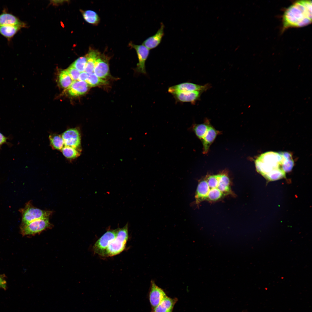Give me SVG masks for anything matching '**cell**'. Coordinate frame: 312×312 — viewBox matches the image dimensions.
Segmentation results:
<instances>
[{
	"instance_id": "1",
	"label": "cell",
	"mask_w": 312,
	"mask_h": 312,
	"mask_svg": "<svg viewBox=\"0 0 312 312\" xmlns=\"http://www.w3.org/2000/svg\"><path fill=\"white\" fill-rule=\"evenodd\" d=\"M287 153L266 152L261 155L255 161L257 170L270 181L284 177L286 172L292 168L293 162Z\"/></svg>"
},
{
	"instance_id": "2",
	"label": "cell",
	"mask_w": 312,
	"mask_h": 312,
	"mask_svg": "<svg viewBox=\"0 0 312 312\" xmlns=\"http://www.w3.org/2000/svg\"><path fill=\"white\" fill-rule=\"evenodd\" d=\"M312 21V1H297L285 11L282 17L283 30L309 24Z\"/></svg>"
},
{
	"instance_id": "3",
	"label": "cell",
	"mask_w": 312,
	"mask_h": 312,
	"mask_svg": "<svg viewBox=\"0 0 312 312\" xmlns=\"http://www.w3.org/2000/svg\"><path fill=\"white\" fill-rule=\"evenodd\" d=\"M116 229V236L108 246L104 257H111L118 255L125 248L129 238L128 224Z\"/></svg>"
},
{
	"instance_id": "4",
	"label": "cell",
	"mask_w": 312,
	"mask_h": 312,
	"mask_svg": "<svg viewBox=\"0 0 312 312\" xmlns=\"http://www.w3.org/2000/svg\"><path fill=\"white\" fill-rule=\"evenodd\" d=\"M22 215L21 225H26L36 220L49 218L53 211L43 210L34 206L31 201L26 203L25 207L19 210Z\"/></svg>"
},
{
	"instance_id": "5",
	"label": "cell",
	"mask_w": 312,
	"mask_h": 312,
	"mask_svg": "<svg viewBox=\"0 0 312 312\" xmlns=\"http://www.w3.org/2000/svg\"><path fill=\"white\" fill-rule=\"evenodd\" d=\"M53 226V225L49 221V218L40 219L26 225H21V233L23 236L34 235L47 229H51Z\"/></svg>"
},
{
	"instance_id": "6",
	"label": "cell",
	"mask_w": 312,
	"mask_h": 312,
	"mask_svg": "<svg viewBox=\"0 0 312 312\" xmlns=\"http://www.w3.org/2000/svg\"><path fill=\"white\" fill-rule=\"evenodd\" d=\"M117 229H109L95 243L93 246L94 252L100 256L104 257L107 248L115 239Z\"/></svg>"
},
{
	"instance_id": "7",
	"label": "cell",
	"mask_w": 312,
	"mask_h": 312,
	"mask_svg": "<svg viewBox=\"0 0 312 312\" xmlns=\"http://www.w3.org/2000/svg\"><path fill=\"white\" fill-rule=\"evenodd\" d=\"M129 44L135 50L137 54L138 62L135 68L136 71L139 73L146 74L145 63L149 55V50L142 44H135L131 42Z\"/></svg>"
},
{
	"instance_id": "8",
	"label": "cell",
	"mask_w": 312,
	"mask_h": 312,
	"mask_svg": "<svg viewBox=\"0 0 312 312\" xmlns=\"http://www.w3.org/2000/svg\"><path fill=\"white\" fill-rule=\"evenodd\" d=\"M109 57L104 53H101L97 60L94 73L98 77L105 79L109 76Z\"/></svg>"
},
{
	"instance_id": "9",
	"label": "cell",
	"mask_w": 312,
	"mask_h": 312,
	"mask_svg": "<svg viewBox=\"0 0 312 312\" xmlns=\"http://www.w3.org/2000/svg\"><path fill=\"white\" fill-rule=\"evenodd\" d=\"M64 146L79 148L81 144V135L77 128L68 129L62 135Z\"/></svg>"
},
{
	"instance_id": "10",
	"label": "cell",
	"mask_w": 312,
	"mask_h": 312,
	"mask_svg": "<svg viewBox=\"0 0 312 312\" xmlns=\"http://www.w3.org/2000/svg\"><path fill=\"white\" fill-rule=\"evenodd\" d=\"M208 86V85H200L190 82H185L170 86L168 88V92L172 94L181 92L195 91L202 92L207 90Z\"/></svg>"
},
{
	"instance_id": "11",
	"label": "cell",
	"mask_w": 312,
	"mask_h": 312,
	"mask_svg": "<svg viewBox=\"0 0 312 312\" xmlns=\"http://www.w3.org/2000/svg\"><path fill=\"white\" fill-rule=\"evenodd\" d=\"M167 296L163 289L157 286L153 281H151L148 298L152 309L158 305Z\"/></svg>"
},
{
	"instance_id": "12",
	"label": "cell",
	"mask_w": 312,
	"mask_h": 312,
	"mask_svg": "<svg viewBox=\"0 0 312 312\" xmlns=\"http://www.w3.org/2000/svg\"><path fill=\"white\" fill-rule=\"evenodd\" d=\"M164 25L163 23H161L160 28L153 35L145 39L142 45L149 50L153 49L157 47L161 43L164 35Z\"/></svg>"
},
{
	"instance_id": "13",
	"label": "cell",
	"mask_w": 312,
	"mask_h": 312,
	"mask_svg": "<svg viewBox=\"0 0 312 312\" xmlns=\"http://www.w3.org/2000/svg\"><path fill=\"white\" fill-rule=\"evenodd\" d=\"M11 25L18 26L22 28L27 27L26 24L18 17L4 10L0 14V25Z\"/></svg>"
},
{
	"instance_id": "14",
	"label": "cell",
	"mask_w": 312,
	"mask_h": 312,
	"mask_svg": "<svg viewBox=\"0 0 312 312\" xmlns=\"http://www.w3.org/2000/svg\"><path fill=\"white\" fill-rule=\"evenodd\" d=\"M201 92L200 91L181 92L175 93L172 95L177 102L193 103L198 99Z\"/></svg>"
},
{
	"instance_id": "15",
	"label": "cell",
	"mask_w": 312,
	"mask_h": 312,
	"mask_svg": "<svg viewBox=\"0 0 312 312\" xmlns=\"http://www.w3.org/2000/svg\"><path fill=\"white\" fill-rule=\"evenodd\" d=\"M89 87L85 81L77 80L73 81L67 90L70 95L76 96L85 94L88 90Z\"/></svg>"
},
{
	"instance_id": "16",
	"label": "cell",
	"mask_w": 312,
	"mask_h": 312,
	"mask_svg": "<svg viewBox=\"0 0 312 312\" xmlns=\"http://www.w3.org/2000/svg\"><path fill=\"white\" fill-rule=\"evenodd\" d=\"M220 131L216 130L210 125L202 140L203 146V153L206 154L208 152L210 146L214 141Z\"/></svg>"
},
{
	"instance_id": "17",
	"label": "cell",
	"mask_w": 312,
	"mask_h": 312,
	"mask_svg": "<svg viewBox=\"0 0 312 312\" xmlns=\"http://www.w3.org/2000/svg\"><path fill=\"white\" fill-rule=\"evenodd\" d=\"M101 53L96 49L90 48L88 53L86 55L87 61L84 72L88 74L94 73L95 64L97 59Z\"/></svg>"
},
{
	"instance_id": "18",
	"label": "cell",
	"mask_w": 312,
	"mask_h": 312,
	"mask_svg": "<svg viewBox=\"0 0 312 312\" xmlns=\"http://www.w3.org/2000/svg\"><path fill=\"white\" fill-rule=\"evenodd\" d=\"M177 301V298H171L167 296L158 305L152 309V312H172Z\"/></svg>"
},
{
	"instance_id": "19",
	"label": "cell",
	"mask_w": 312,
	"mask_h": 312,
	"mask_svg": "<svg viewBox=\"0 0 312 312\" xmlns=\"http://www.w3.org/2000/svg\"><path fill=\"white\" fill-rule=\"evenodd\" d=\"M21 28V27L16 26L0 25V34L10 41Z\"/></svg>"
},
{
	"instance_id": "20",
	"label": "cell",
	"mask_w": 312,
	"mask_h": 312,
	"mask_svg": "<svg viewBox=\"0 0 312 312\" xmlns=\"http://www.w3.org/2000/svg\"><path fill=\"white\" fill-rule=\"evenodd\" d=\"M81 12L84 19L88 23L94 25H97L99 23L100 18L95 11L88 10Z\"/></svg>"
},
{
	"instance_id": "21",
	"label": "cell",
	"mask_w": 312,
	"mask_h": 312,
	"mask_svg": "<svg viewBox=\"0 0 312 312\" xmlns=\"http://www.w3.org/2000/svg\"><path fill=\"white\" fill-rule=\"evenodd\" d=\"M50 145L54 149L61 150L64 146L62 135L56 134H50L49 136Z\"/></svg>"
},
{
	"instance_id": "22",
	"label": "cell",
	"mask_w": 312,
	"mask_h": 312,
	"mask_svg": "<svg viewBox=\"0 0 312 312\" xmlns=\"http://www.w3.org/2000/svg\"><path fill=\"white\" fill-rule=\"evenodd\" d=\"M90 87H94L107 85L108 81L105 79L100 78L96 75L94 73L88 74L85 81Z\"/></svg>"
},
{
	"instance_id": "23",
	"label": "cell",
	"mask_w": 312,
	"mask_h": 312,
	"mask_svg": "<svg viewBox=\"0 0 312 312\" xmlns=\"http://www.w3.org/2000/svg\"><path fill=\"white\" fill-rule=\"evenodd\" d=\"M63 155L68 159H74L78 157L80 154L79 148L64 146L61 150Z\"/></svg>"
},
{
	"instance_id": "24",
	"label": "cell",
	"mask_w": 312,
	"mask_h": 312,
	"mask_svg": "<svg viewBox=\"0 0 312 312\" xmlns=\"http://www.w3.org/2000/svg\"><path fill=\"white\" fill-rule=\"evenodd\" d=\"M210 125L208 122L195 125L193 127V130L197 137L202 140Z\"/></svg>"
},
{
	"instance_id": "25",
	"label": "cell",
	"mask_w": 312,
	"mask_h": 312,
	"mask_svg": "<svg viewBox=\"0 0 312 312\" xmlns=\"http://www.w3.org/2000/svg\"><path fill=\"white\" fill-rule=\"evenodd\" d=\"M59 80L62 87L67 89L70 86L73 81L66 70H63L60 73L59 76Z\"/></svg>"
},
{
	"instance_id": "26",
	"label": "cell",
	"mask_w": 312,
	"mask_h": 312,
	"mask_svg": "<svg viewBox=\"0 0 312 312\" xmlns=\"http://www.w3.org/2000/svg\"><path fill=\"white\" fill-rule=\"evenodd\" d=\"M87 61V58L85 55L77 59L73 62L70 66L74 67L80 73L84 72Z\"/></svg>"
},
{
	"instance_id": "27",
	"label": "cell",
	"mask_w": 312,
	"mask_h": 312,
	"mask_svg": "<svg viewBox=\"0 0 312 312\" xmlns=\"http://www.w3.org/2000/svg\"><path fill=\"white\" fill-rule=\"evenodd\" d=\"M73 81L77 80L80 73L74 67L70 66L66 70Z\"/></svg>"
},
{
	"instance_id": "28",
	"label": "cell",
	"mask_w": 312,
	"mask_h": 312,
	"mask_svg": "<svg viewBox=\"0 0 312 312\" xmlns=\"http://www.w3.org/2000/svg\"><path fill=\"white\" fill-rule=\"evenodd\" d=\"M4 274H0V288L4 289H6L7 287V283L5 278Z\"/></svg>"
},
{
	"instance_id": "29",
	"label": "cell",
	"mask_w": 312,
	"mask_h": 312,
	"mask_svg": "<svg viewBox=\"0 0 312 312\" xmlns=\"http://www.w3.org/2000/svg\"><path fill=\"white\" fill-rule=\"evenodd\" d=\"M88 76V74L85 72H81L78 77V80L81 81H86Z\"/></svg>"
},
{
	"instance_id": "30",
	"label": "cell",
	"mask_w": 312,
	"mask_h": 312,
	"mask_svg": "<svg viewBox=\"0 0 312 312\" xmlns=\"http://www.w3.org/2000/svg\"><path fill=\"white\" fill-rule=\"evenodd\" d=\"M7 138L0 133V147L3 144L6 143Z\"/></svg>"
},
{
	"instance_id": "31",
	"label": "cell",
	"mask_w": 312,
	"mask_h": 312,
	"mask_svg": "<svg viewBox=\"0 0 312 312\" xmlns=\"http://www.w3.org/2000/svg\"><path fill=\"white\" fill-rule=\"evenodd\" d=\"M65 1H62V0H60V1H59V0H58V1H51V2L53 4L57 5L58 4H61V3H63V2Z\"/></svg>"
}]
</instances>
